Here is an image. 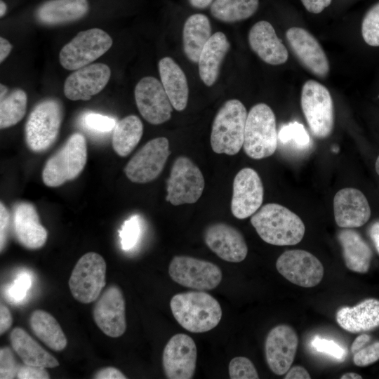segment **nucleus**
I'll return each instance as SVG.
<instances>
[{
  "label": "nucleus",
  "mask_w": 379,
  "mask_h": 379,
  "mask_svg": "<svg viewBox=\"0 0 379 379\" xmlns=\"http://www.w3.org/2000/svg\"><path fill=\"white\" fill-rule=\"evenodd\" d=\"M251 222L260 237L275 246H291L303 238L305 227L295 213L274 203L262 206L251 218Z\"/></svg>",
  "instance_id": "obj_1"
},
{
  "label": "nucleus",
  "mask_w": 379,
  "mask_h": 379,
  "mask_svg": "<svg viewBox=\"0 0 379 379\" xmlns=\"http://www.w3.org/2000/svg\"><path fill=\"white\" fill-rule=\"evenodd\" d=\"M170 307L178 323L191 333H204L214 328L222 314L218 301L203 291L175 294L171 299Z\"/></svg>",
  "instance_id": "obj_2"
},
{
  "label": "nucleus",
  "mask_w": 379,
  "mask_h": 379,
  "mask_svg": "<svg viewBox=\"0 0 379 379\" xmlns=\"http://www.w3.org/2000/svg\"><path fill=\"white\" fill-rule=\"evenodd\" d=\"M247 112L243 103L232 99L217 112L211 128V146L214 152L234 155L243 147Z\"/></svg>",
  "instance_id": "obj_3"
},
{
  "label": "nucleus",
  "mask_w": 379,
  "mask_h": 379,
  "mask_svg": "<svg viewBox=\"0 0 379 379\" xmlns=\"http://www.w3.org/2000/svg\"><path fill=\"white\" fill-rule=\"evenodd\" d=\"M278 144L276 118L265 103L255 105L247 115L243 148L251 158L261 159L272 156Z\"/></svg>",
  "instance_id": "obj_4"
},
{
  "label": "nucleus",
  "mask_w": 379,
  "mask_h": 379,
  "mask_svg": "<svg viewBox=\"0 0 379 379\" xmlns=\"http://www.w3.org/2000/svg\"><path fill=\"white\" fill-rule=\"evenodd\" d=\"M86 159V139L82 134L74 133L46 161L42 171L44 183L55 187L74 180L83 171Z\"/></svg>",
  "instance_id": "obj_5"
},
{
  "label": "nucleus",
  "mask_w": 379,
  "mask_h": 379,
  "mask_svg": "<svg viewBox=\"0 0 379 379\" xmlns=\"http://www.w3.org/2000/svg\"><path fill=\"white\" fill-rule=\"evenodd\" d=\"M63 117L61 102L56 99H46L32 109L25 128L27 147L34 152L49 148L56 140Z\"/></svg>",
  "instance_id": "obj_6"
},
{
  "label": "nucleus",
  "mask_w": 379,
  "mask_h": 379,
  "mask_svg": "<svg viewBox=\"0 0 379 379\" xmlns=\"http://www.w3.org/2000/svg\"><path fill=\"white\" fill-rule=\"evenodd\" d=\"M301 107L312 133L326 138L334 126V109L329 91L315 80H308L302 86Z\"/></svg>",
  "instance_id": "obj_7"
},
{
  "label": "nucleus",
  "mask_w": 379,
  "mask_h": 379,
  "mask_svg": "<svg viewBox=\"0 0 379 379\" xmlns=\"http://www.w3.org/2000/svg\"><path fill=\"white\" fill-rule=\"evenodd\" d=\"M112 45V39L101 29L81 31L62 47L59 60L65 69L76 70L90 65L105 53Z\"/></svg>",
  "instance_id": "obj_8"
},
{
  "label": "nucleus",
  "mask_w": 379,
  "mask_h": 379,
  "mask_svg": "<svg viewBox=\"0 0 379 379\" xmlns=\"http://www.w3.org/2000/svg\"><path fill=\"white\" fill-rule=\"evenodd\" d=\"M106 262L98 253L88 252L76 263L69 277L73 297L84 304L95 301L105 286Z\"/></svg>",
  "instance_id": "obj_9"
},
{
  "label": "nucleus",
  "mask_w": 379,
  "mask_h": 379,
  "mask_svg": "<svg viewBox=\"0 0 379 379\" xmlns=\"http://www.w3.org/2000/svg\"><path fill=\"white\" fill-rule=\"evenodd\" d=\"M204 187L205 180L200 169L190 159L181 156L172 166L166 199L174 206L194 204L201 197Z\"/></svg>",
  "instance_id": "obj_10"
},
{
  "label": "nucleus",
  "mask_w": 379,
  "mask_h": 379,
  "mask_svg": "<svg viewBox=\"0 0 379 379\" xmlns=\"http://www.w3.org/2000/svg\"><path fill=\"white\" fill-rule=\"evenodd\" d=\"M168 274L175 283L198 291L216 288L222 278V271L215 264L185 255L171 260Z\"/></svg>",
  "instance_id": "obj_11"
},
{
  "label": "nucleus",
  "mask_w": 379,
  "mask_h": 379,
  "mask_svg": "<svg viewBox=\"0 0 379 379\" xmlns=\"http://www.w3.org/2000/svg\"><path fill=\"white\" fill-rule=\"evenodd\" d=\"M170 154L166 138H154L130 159L124 168L125 174L133 182H150L161 174Z\"/></svg>",
  "instance_id": "obj_12"
},
{
  "label": "nucleus",
  "mask_w": 379,
  "mask_h": 379,
  "mask_svg": "<svg viewBox=\"0 0 379 379\" xmlns=\"http://www.w3.org/2000/svg\"><path fill=\"white\" fill-rule=\"evenodd\" d=\"M276 268L287 280L305 288L319 284L324 273L323 265L317 257L300 249L284 252L277 260Z\"/></svg>",
  "instance_id": "obj_13"
},
{
  "label": "nucleus",
  "mask_w": 379,
  "mask_h": 379,
  "mask_svg": "<svg viewBox=\"0 0 379 379\" xmlns=\"http://www.w3.org/2000/svg\"><path fill=\"white\" fill-rule=\"evenodd\" d=\"M137 107L149 123L159 125L168 121L173 105L161 84L153 77L141 79L135 88Z\"/></svg>",
  "instance_id": "obj_14"
},
{
  "label": "nucleus",
  "mask_w": 379,
  "mask_h": 379,
  "mask_svg": "<svg viewBox=\"0 0 379 379\" xmlns=\"http://www.w3.org/2000/svg\"><path fill=\"white\" fill-rule=\"evenodd\" d=\"M197 350L188 335L178 333L166 343L162 355L165 375L169 379L192 378L196 368Z\"/></svg>",
  "instance_id": "obj_15"
},
{
  "label": "nucleus",
  "mask_w": 379,
  "mask_h": 379,
  "mask_svg": "<svg viewBox=\"0 0 379 379\" xmlns=\"http://www.w3.org/2000/svg\"><path fill=\"white\" fill-rule=\"evenodd\" d=\"M264 190L258 173L253 168H244L235 175L231 211L237 219L253 215L261 206Z\"/></svg>",
  "instance_id": "obj_16"
},
{
  "label": "nucleus",
  "mask_w": 379,
  "mask_h": 379,
  "mask_svg": "<svg viewBox=\"0 0 379 379\" xmlns=\"http://www.w3.org/2000/svg\"><path fill=\"white\" fill-rule=\"evenodd\" d=\"M298 345L295 330L288 325L281 324L268 333L265 352L270 370L278 375L285 374L293 362Z\"/></svg>",
  "instance_id": "obj_17"
},
{
  "label": "nucleus",
  "mask_w": 379,
  "mask_h": 379,
  "mask_svg": "<svg viewBox=\"0 0 379 379\" xmlns=\"http://www.w3.org/2000/svg\"><path fill=\"white\" fill-rule=\"evenodd\" d=\"M288 44L300 63L318 77H326L330 70L327 56L317 39L307 30L298 27L286 33Z\"/></svg>",
  "instance_id": "obj_18"
},
{
  "label": "nucleus",
  "mask_w": 379,
  "mask_h": 379,
  "mask_svg": "<svg viewBox=\"0 0 379 379\" xmlns=\"http://www.w3.org/2000/svg\"><path fill=\"white\" fill-rule=\"evenodd\" d=\"M125 300L117 286H110L99 298L93 309V319L107 336L118 338L126 328Z\"/></svg>",
  "instance_id": "obj_19"
},
{
  "label": "nucleus",
  "mask_w": 379,
  "mask_h": 379,
  "mask_svg": "<svg viewBox=\"0 0 379 379\" xmlns=\"http://www.w3.org/2000/svg\"><path fill=\"white\" fill-rule=\"evenodd\" d=\"M109 67L103 63L88 65L69 74L64 84V94L71 100H88L108 83Z\"/></svg>",
  "instance_id": "obj_20"
},
{
  "label": "nucleus",
  "mask_w": 379,
  "mask_h": 379,
  "mask_svg": "<svg viewBox=\"0 0 379 379\" xmlns=\"http://www.w3.org/2000/svg\"><path fill=\"white\" fill-rule=\"evenodd\" d=\"M204 241L213 253L227 262H240L248 253L242 234L235 227L223 222L209 225L204 232Z\"/></svg>",
  "instance_id": "obj_21"
},
{
  "label": "nucleus",
  "mask_w": 379,
  "mask_h": 379,
  "mask_svg": "<svg viewBox=\"0 0 379 379\" xmlns=\"http://www.w3.org/2000/svg\"><path fill=\"white\" fill-rule=\"evenodd\" d=\"M335 220L342 228L364 225L371 217V208L365 195L356 188L340 190L333 199Z\"/></svg>",
  "instance_id": "obj_22"
},
{
  "label": "nucleus",
  "mask_w": 379,
  "mask_h": 379,
  "mask_svg": "<svg viewBox=\"0 0 379 379\" xmlns=\"http://www.w3.org/2000/svg\"><path fill=\"white\" fill-rule=\"evenodd\" d=\"M13 232L18 241L29 249H38L46 241V230L41 225L35 207L29 202H20L13 209Z\"/></svg>",
  "instance_id": "obj_23"
},
{
  "label": "nucleus",
  "mask_w": 379,
  "mask_h": 379,
  "mask_svg": "<svg viewBox=\"0 0 379 379\" xmlns=\"http://www.w3.org/2000/svg\"><path fill=\"white\" fill-rule=\"evenodd\" d=\"M248 43L252 51L267 64L281 65L288 60L286 48L267 21L261 20L253 25L248 33Z\"/></svg>",
  "instance_id": "obj_24"
},
{
  "label": "nucleus",
  "mask_w": 379,
  "mask_h": 379,
  "mask_svg": "<svg viewBox=\"0 0 379 379\" xmlns=\"http://www.w3.org/2000/svg\"><path fill=\"white\" fill-rule=\"evenodd\" d=\"M335 319L344 330L353 333L379 327V300L367 298L353 307H340Z\"/></svg>",
  "instance_id": "obj_25"
},
{
  "label": "nucleus",
  "mask_w": 379,
  "mask_h": 379,
  "mask_svg": "<svg viewBox=\"0 0 379 379\" xmlns=\"http://www.w3.org/2000/svg\"><path fill=\"white\" fill-rule=\"evenodd\" d=\"M338 239L346 267L355 272L366 273L373 252L361 234L352 228H344L338 232Z\"/></svg>",
  "instance_id": "obj_26"
},
{
  "label": "nucleus",
  "mask_w": 379,
  "mask_h": 379,
  "mask_svg": "<svg viewBox=\"0 0 379 379\" xmlns=\"http://www.w3.org/2000/svg\"><path fill=\"white\" fill-rule=\"evenodd\" d=\"M230 42L222 32L214 33L203 48L198 61L199 73L205 85L211 86L216 81Z\"/></svg>",
  "instance_id": "obj_27"
},
{
  "label": "nucleus",
  "mask_w": 379,
  "mask_h": 379,
  "mask_svg": "<svg viewBox=\"0 0 379 379\" xmlns=\"http://www.w3.org/2000/svg\"><path fill=\"white\" fill-rule=\"evenodd\" d=\"M88 11V0H49L38 8L36 17L41 23L57 25L78 20Z\"/></svg>",
  "instance_id": "obj_28"
},
{
  "label": "nucleus",
  "mask_w": 379,
  "mask_h": 379,
  "mask_svg": "<svg viewBox=\"0 0 379 379\" xmlns=\"http://www.w3.org/2000/svg\"><path fill=\"white\" fill-rule=\"evenodd\" d=\"M161 82L177 111L185 109L188 101L189 88L186 76L180 67L170 57L159 62Z\"/></svg>",
  "instance_id": "obj_29"
},
{
  "label": "nucleus",
  "mask_w": 379,
  "mask_h": 379,
  "mask_svg": "<svg viewBox=\"0 0 379 379\" xmlns=\"http://www.w3.org/2000/svg\"><path fill=\"white\" fill-rule=\"evenodd\" d=\"M9 339L13 350L25 364L44 368H55L59 366L58 360L22 328H13Z\"/></svg>",
  "instance_id": "obj_30"
},
{
  "label": "nucleus",
  "mask_w": 379,
  "mask_h": 379,
  "mask_svg": "<svg viewBox=\"0 0 379 379\" xmlns=\"http://www.w3.org/2000/svg\"><path fill=\"white\" fill-rule=\"evenodd\" d=\"M211 36V26L207 16L193 14L185 22L182 31L183 50L187 58L198 62L201 52Z\"/></svg>",
  "instance_id": "obj_31"
},
{
  "label": "nucleus",
  "mask_w": 379,
  "mask_h": 379,
  "mask_svg": "<svg viewBox=\"0 0 379 379\" xmlns=\"http://www.w3.org/2000/svg\"><path fill=\"white\" fill-rule=\"evenodd\" d=\"M29 326L34 334L50 349L61 351L66 347V336L57 320L48 312L34 310L29 317Z\"/></svg>",
  "instance_id": "obj_32"
},
{
  "label": "nucleus",
  "mask_w": 379,
  "mask_h": 379,
  "mask_svg": "<svg viewBox=\"0 0 379 379\" xmlns=\"http://www.w3.org/2000/svg\"><path fill=\"white\" fill-rule=\"evenodd\" d=\"M143 133L141 120L129 115L117 123L112 136V147L121 157L128 156L136 147Z\"/></svg>",
  "instance_id": "obj_33"
},
{
  "label": "nucleus",
  "mask_w": 379,
  "mask_h": 379,
  "mask_svg": "<svg viewBox=\"0 0 379 379\" xmlns=\"http://www.w3.org/2000/svg\"><path fill=\"white\" fill-rule=\"evenodd\" d=\"M258 0H215L210 11L217 20L236 22L252 16L258 9Z\"/></svg>",
  "instance_id": "obj_34"
},
{
  "label": "nucleus",
  "mask_w": 379,
  "mask_h": 379,
  "mask_svg": "<svg viewBox=\"0 0 379 379\" xmlns=\"http://www.w3.org/2000/svg\"><path fill=\"white\" fill-rule=\"evenodd\" d=\"M27 101V94L20 88H16L1 98V129L14 126L22 120L26 112Z\"/></svg>",
  "instance_id": "obj_35"
},
{
  "label": "nucleus",
  "mask_w": 379,
  "mask_h": 379,
  "mask_svg": "<svg viewBox=\"0 0 379 379\" xmlns=\"http://www.w3.org/2000/svg\"><path fill=\"white\" fill-rule=\"evenodd\" d=\"M364 41L371 46H379V2L365 14L361 23Z\"/></svg>",
  "instance_id": "obj_36"
},
{
  "label": "nucleus",
  "mask_w": 379,
  "mask_h": 379,
  "mask_svg": "<svg viewBox=\"0 0 379 379\" xmlns=\"http://www.w3.org/2000/svg\"><path fill=\"white\" fill-rule=\"evenodd\" d=\"M278 139L283 143L292 140L300 148L307 147L310 144V136L304 126L295 121L282 126Z\"/></svg>",
  "instance_id": "obj_37"
},
{
  "label": "nucleus",
  "mask_w": 379,
  "mask_h": 379,
  "mask_svg": "<svg viewBox=\"0 0 379 379\" xmlns=\"http://www.w3.org/2000/svg\"><path fill=\"white\" fill-rule=\"evenodd\" d=\"M140 232L141 228L138 215H133L126 220L119 231L122 249L127 251L134 247L139 239Z\"/></svg>",
  "instance_id": "obj_38"
},
{
  "label": "nucleus",
  "mask_w": 379,
  "mask_h": 379,
  "mask_svg": "<svg viewBox=\"0 0 379 379\" xmlns=\"http://www.w3.org/2000/svg\"><path fill=\"white\" fill-rule=\"evenodd\" d=\"M229 375L231 379H258L256 368L252 361L244 357L233 358L229 364Z\"/></svg>",
  "instance_id": "obj_39"
},
{
  "label": "nucleus",
  "mask_w": 379,
  "mask_h": 379,
  "mask_svg": "<svg viewBox=\"0 0 379 379\" xmlns=\"http://www.w3.org/2000/svg\"><path fill=\"white\" fill-rule=\"evenodd\" d=\"M84 122L88 129L99 133L109 132L117 124L114 118L93 112L86 114Z\"/></svg>",
  "instance_id": "obj_40"
},
{
  "label": "nucleus",
  "mask_w": 379,
  "mask_h": 379,
  "mask_svg": "<svg viewBox=\"0 0 379 379\" xmlns=\"http://www.w3.org/2000/svg\"><path fill=\"white\" fill-rule=\"evenodd\" d=\"M312 345L317 351L325 353L340 361L343 360L346 355L345 350L333 340L316 336L312 341Z\"/></svg>",
  "instance_id": "obj_41"
},
{
  "label": "nucleus",
  "mask_w": 379,
  "mask_h": 379,
  "mask_svg": "<svg viewBox=\"0 0 379 379\" xmlns=\"http://www.w3.org/2000/svg\"><path fill=\"white\" fill-rule=\"evenodd\" d=\"M379 359V341L364 347L354 354L353 361L357 366H367Z\"/></svg>",
  "instance_id": "obj_42"
},
{
  "label": "nucleus",
  "mask_w": 379,
  "mask_h": 379,
  "mask_svg": "<svg viewBox=\"0 0 379 379\" xmlns=\"http://www.w3.org/2000/svg\"><path fill=\"white\" fill-rule=\"evenodd\" d=\"M32 284L29 274L24 272L18 276L14 283L8 288V296L15 302L24 299Z\"/></svg>",
  "instance_id": "obj_43"
},
{
  "label": "nucleus",
  "mask_w": 379,
  "mask_h": 379,
  "mask_svg": "<svg viewBox=\"0 0 379 379\" xmlns=\"http://www.w3.org/2000/svg\"><path fill=\"white\" fill-rule=\"evenodd\" d=\"M15 361L9 347L0 350V378L11 379L17 376Z\"/></svg>",
  "instance_id": "obj_44"
},
{
  "label": "nucleus",
  "mask_w": 379,
  "mask_h": 379,
  "mask_svg": "<svg viewBox=\"0 0 379 379\" xmlns=\"http://www.w3.org/2000/svg\"><path fill=\"white\" fill-rule=\"evenodd\" d=\"M17 378L19 379H48L50 375L44 367L25 364L18 368Z\"/></svg>",
  "instance_id": "obj_45"
},
{
  "label": "nucleus",
  "mask_w": 379,
  "mask_h": 379,
  "mask_svg": "<svg viewBox=\"0 0 379 379\" xmlns=\"http://www.w3.org/2000/svg\"><path fill=\"white\" fill-rule=\"evenodd\" d=\"M10 215L4 204L0 203V248L4 250L7 242Z\"/></svg>",
  "instance_id": "obj_46"
},
{
  "label": "nucleus",
  "mask_w": 379,
  "mask_h": 379,
  "mask_svg": "<svg viewBox=\"0 0 379 379\" xmlns=\"http://www.w3.org/2000/svg\"><path fill=\"white\" fill-rule=\"evenodd\" d=\"M95 379H126V376L119 369L107 367L97 371L93 375Z\"/></svg>",
  "instance_id": "obj_47"
},
{
  "label": "nucleus",
  "mask_w": 379,
  "mask_h": 379,
  "mask_svg": "<svg viewBox=\"0 0 379 379\" xmlns=\"http://www.w3.org/2000/svg\"><path fill=\"white\" fill-rule=\"evenodd\" d=\"M301 1L307 11L317 14L328 7L332 0H301Z\"/></svg>",
  "instance_id": "obj_48"
},
{
  "label": "nucleus",
  "mask_w": 379,
  "mask_h": 379,
  "mask_svg": "<svg viewBox=\"0 0 379 379\" xmlns=\"http://www.w3.org/2000/svg\"><path fill=\"white\" fill-rule=\"evenodd\" d=\"M13 317L8 308L3 304L0 306V334L4 333L12 325Z\"/></svg>",
  "instance_id": "obj_49"
},
{
  "label": "nucleus",
  "mask_w": 379,
  "mask_h": 379,
  "mask_svg": "<svg viewBox=\"0 0 379 379\" xmlns=\"http://www.w3.org/2000/svg\"><path fill=\"white\" fill-rule=\"evenodd\" d=\"M285 379H310L311 378L308 371L301 366L291 367L286 373Z\"/></svg>",
  "instance_id": "obj_50"
},
{
  "label": "nucleus",
  "mask_w": 379,
  "mask_h": 379,
  "mask_svg": "<svg viewBox=\"0 0 379 379\" xmlns=\"http://www.w3.org/2000/svg\"><path fill=\"white\" fill-rule=\"evenodd\" d=\"M371 336L366 333H363L357 336L352 344V352L354 354L359 350L365 347L366 345L371 340Z\"/></svg>",
  "instance_id": "obj_51"
},
{
  "label": "nucleus",
  "mask_w": 379,
  "mask_h": 379,
  "mask_svg": "<svg viewBox=\"0 0 379 379\" xmlns=\"http://www.w3.org/2000/svg\"><path fill=\"white\" fill-rule=\"evenodd\" d=\"M12 50V45L4 37L0 38V62H2Z\"/></svg>",
  "instance_id": "obj_52"
},
{
  "label": "nucleus",
  "mask_w": 379,
  "mask_h": 379,
  "mask_svg": "<svg viewBox=\"0 0 379 379\" xmlns=\"http://www.w3.org/2000/svg\"><path fill=\"white\" fill-rule=\"evenodd\" d=\"M370 235L379 253V222H375L370 230Z\"/></svg>",
  "instance_id": "obj_53"
},
{
  "label": "nucleus",
  "mask_w": 379,
  "mask_h": 379,
  "mask_svg": "<svg viewBox=\"0 0 379 379\" xmlns=\"http://www.w3.org/2000/svg\"><path fill=\"white\" fill-rule=\"evenodd\" d=\"M189 1L194 8L203 9L208 7L213 0H189Z\"/></svg>",
  "instance_id": "obj_54"
},
{
  "label": "nucleus",
  "mask_w": 379,
  "mask_h": 379,
  "mask_svg": "<svg viewBox=\"0 0 379 379\" xmlns=\"http://www.w3.org/2000/svg\"><path fill=\"white\" fill-rule=\"evenodd\" d=\"M341 379H361L362 377L356 373L349 372L344 373L340 376Z\"/></svg>",
  "instance_id": "obj_55"
},
{
  "label": "nucleus",
  "mask_w": 379,
  "mask_h": 379,
  "mask_svg": "<svg viewBox=\"0 0 379 379\" xmlns=\"http://www.w3.org/2000/svg\"><path fill=\"white\" fill-rule=\"evenodd\" d=\"M0 98H3L4 96H6L8 93V88L1 84L0 85Z\"/></svg>",
  "instance_id": "obj_56"
},
{
  "label": "nucleus",
  "mask_w": 379,
  "mask_h": 379,
  "mask_svg": "<svg viewBox=\"0 0 379 379\" xmlns=\"http://www.w3.org/2000/svg\"><path fill=\"white\" fill-rule=\"evenodd\" d=\"M6 9H7V6H6L5 2H4L3 1H0V16H1V18L3 17L5 15Z\"/></svg>",
  "instance_id": "obj_57"
},
{
  "label": "nucleus",
  "mask_w": 379,
  "mask_h": 379,
  "mask_svg": "<svg viewBox=\"0 0 379 379\" xmlns=\"http://www.w3.org/2000/svg\"><path fill=\"white\" fill-rule=\"evenodd\" d=\"M375 171L378 175H379V156L378 157L375 161Z\"/></svg>",
  "instance_id": "obj_58"
}]
</instances>
